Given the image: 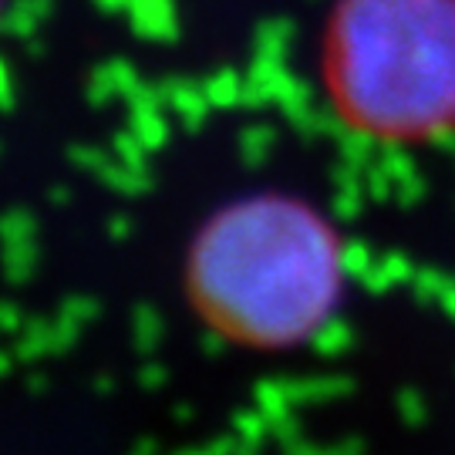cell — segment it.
Returning <instances> with one entry per match:
<instances>
[{"label": "cell", "mask_w": 455, "mask_h": 455, "mask_svg": "<svg viewBox=\"0 0 455 455\" xmlns=\"http://www.w3.org/2000/svg\"><path fill=\"white\" fill-rule=\"evenodd\" d=\"M344 280L338 229L293 196H250L212 212L182 263L199 324L263 355L314 341L341 307Z\"/></svg>", "instance_id": "cell-1"}, {"label": "cell", "mask_w": 455, "mask_h": 455, "mask_svg": "<svg viewBox=\"0 0 455 455\" xmlns=\"http://www.w3.org/2000/svg\"><path fill=\"white\" fill-rule=\"evenodd\" d=\"M324 82L338 115L374 139L455 129V0H341Z\"/></svg>", "instance_id": "cell-2"}]
</instances>
